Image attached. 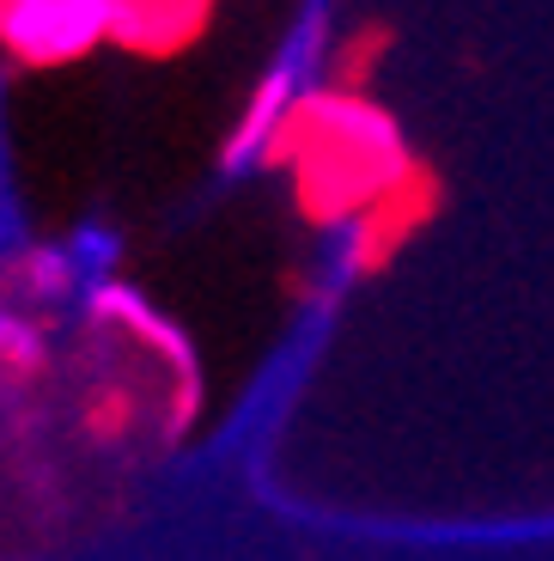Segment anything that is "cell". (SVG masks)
Masks as SVG:
<instances>
[{"instance_id":"obj_1","label":"cell","mask_w":554,"mask_h":561,"mask_svg":"<svg viewBox=\"0 0 554 561\" xmlns=\"http://www.w3.org/2000/svg\"><path fill=\"white\" fill-rule=\"evenodd\" d=\"M287 153L299 165L305 208L330 226L378 220V208L415 178V153H408L396 116L378 99L342 92V85H323L318 99L305 104Z\"/></svg>"},{"instance_id":"obj_2","label":"cell","mask_w":554,"mask_h":561,"mask_svg":"<svg viewBox=\"0 0 554 561\" xmlns=\"http://www.w3.org/2000/svg\"><path fill=\"white\" fill-rule=\"evenodd\" d=\"M330 49H335V7L330 0H305L292 13L287 37L275 43L263 80L250 92V104L238 111L232 135H226V171L244 178V171H263L268 159L287 153L292 128L305 116V104L330 85Z\"/></svg>"},{"instance_id":"obj_3","label":"cell","mask_w":554,"mask_h":561,"mask_svg":"<svg viewBox=\"0 0 554 561\" xmlns=\"http://www.w3.org/2000/svg\"><path fill=\"white\" fill-rule=\"evenodd\" d=\"M111 43H140L135 0H0V61L13 68H73Z\"/></svg>"},{"instance_id":"obj_4","label":"cell","mask_w":554,"mask_h":561,"mask_svg":"<svg viewBox=\"0 0 554 561\" xmlns=\"http://www.w3.org/2000/svg\"><path fill=\"white\" fill-rule=\"evenodd\" d=\"M116 280V239L111 232H73L56 244H13L0 256V294L19 306L43 311V318H68L85 311V299Z\"/></svg>"},{"instance_id":"obj_5","label":"cell","mask_w":554,"mask_h":561,"mask_svg":"<svg viewBox=\"0 0 554 561\" xmlns=\"http://www.w3.org/2000/svg\"><path fill=\"white\" fill-rule=\"evenodd\" d=\"M43 311L19 306V299L0 294V385H37L56 360V336H49Z\"/></svg>"},{"instance_id":"obj_6","label":"cell","mask_w":554,"mask_h":561,"mask_svg":"<svg viewBox=\"0 0 554 561\" xmlns=\"http://www.w3.org/2000/svg\"><path fill=\"white\" fill-rule=\"evenodd\" d=\"M189 7H201V0H189Z\"/></svg>"}]
</instances>
